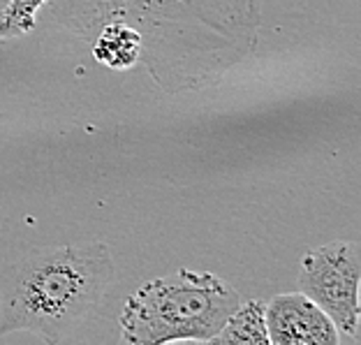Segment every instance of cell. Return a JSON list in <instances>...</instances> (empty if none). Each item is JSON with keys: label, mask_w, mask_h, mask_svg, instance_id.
Returning <instances> with one entry per match:
<instances>
[{"label": "cell", "mask_w": 361, "mask_h": 345, "mask_svg": "<svg viewBox=\"0 0 361 345\" xmlns=\"http://www.w3.org/2000/svg\"><path fill=\"white\" fill-rule=\"evenodd\" d=\"M264 301L250 299L236 306L211 343L218 345H269Z\"/></svg>", "instance_id": "obj_7"}, {"label": "cell", "mask_w": 361, "mask_h": 345, "mask_svg": "<svg viewBox=\"0 0 361 345\" xmlns=\"http://www.w3.org/2000/svg\"><path fill=\"white\" fill-rule=\"evenodd\" d=\"M269 345H338L343 339L331 317L301 292L276 294L267 306Z\"/></svg>", "instance_id": "obj_5"}, {"label": "cell", "mask_w": 361, "mask_h": 345, "mask_svg": "<svg viewBox=\"0 0 361 345\" xmlns=\"http://www.w3.org/2000/svg\"><path fill=\"white\" fill-rule=\"evenodd\" d=\"M93 59L116 72L133 70L142 61V37L128 23H104L93 35Z\"/></svg>", "instance_id": "obj_6"}, {"label": "cell", "mask_w": 361, "mask_h": 345, "mask_svg": "<svg viewBox=\"0 0 361 345\" xmlns=\"http://www.w3.org/2000/svg\"><path fill=\"white\" fill-rule=\"evenodd\" d=\"M359 241H329L301 258L297 290L315 301L338 329L341 339H359Z\"/></svg>", "instance_id": "obj_4"}, {"label": "cell", "mask_w": 361, "mask_h": 345, "mask_svg": "<svg viewBox=\"0 0 361 345\" xmlns=\"http://www.w3.org/2000/svg\"><path fill=\"white\" fill-rule=\"evenodd\" d=\"M239 303V290L211 271H171L137 287L126 299L118 315L121 343H211Z\"/></svg>", "instance_id": "obj_3"}, {"label": "cell", "mask_w": 361, "mask_h": 345, "mask_svg": "<svg viewBox=\"0 0 361 345\" xmlns=\"http://www.w3.org/2000/svg\"><path fill=\"white\" fill-rule=\"evenodd\" d=\"M114 278L111 250L102 241L35 246L7 260L0 271V341L30 334L61 343L95 313Z\"/></svg>", "instance_id": "obj_2"}, {"label": "cell", "mask_w": 361, "mask_h": 345, "mask_svg": "<svg viewBox=\"0 0 361 345\" xmlns=\"http://www.w3.org/2000/svg\"><path fill=\"white\" fill-rule=\"evenodd\" d=\"M3 5H5V0H0V10H3Z\"/></svg>", "instance_id": "obj_9"}, {"label": "cell", "mask_w": 361, "mask_h": 345, "mask_svg": "<svg viewBox=\"0 0 361 345\" xmlns=\"http://www.w3.org/2000/svg\"><path fill=\"white\" fill-rule=\"evenodd\" d=\"M49 0H5L0 10V40H16L35 30L37 14Z\"/></svg>", "instance_id": "obj_8"}, {"label": "cell", "mask_w": 361, "mask_h": 345, "mask_svg": "<svg viewBox=\"0 0 361 345\" xmlns=\"http://www.w3.org/2000/svg\"><path fill=\"white\" fill-rule=\"evenodd\" d=\"M44 26L93 40L121 21L142 37V63L169 95L218 86L257 49L262 0H49Z\"/></svg>", "instance_id": "obj_1"}]
</instances>
